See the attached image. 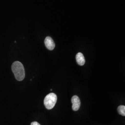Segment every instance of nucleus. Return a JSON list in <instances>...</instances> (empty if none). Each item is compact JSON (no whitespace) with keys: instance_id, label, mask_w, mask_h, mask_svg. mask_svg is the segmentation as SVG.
<instances>
[{"instance_id":"1","label":"nucleus","mask_w":125,"mask_h":125,"mask_svg":"<svg viewBox=\"0 0 125 125\" xmlns=\"http://www.w3.org/2000/svg\"><path fill=\"white\" fill-rule=\"evenodd\" d=\"M12 70L17 80L21 81L25 78V69L21 62L19 61L13 62L12 65Z\"/></svg>"},{"instance_id":"2","label":"nucleus","mask_w":125,"mask_h":125,"mask_svg":"<svg viewBox=\"0 0 125 125\" xmlns=\"http://www.w3.org/2000/svg\"><path fill=\"white\" fill-rule=\"evenodd\" d=\"M57 101V95L53 93H51L45 97L44 103L45 107L47 109H51L55 106Z\"/></svg>"},{"instance_id":"3","label":"nucleus","mask_w":125,"mask_h":125,"mask_svg":"<svg viewBox=\"0 0 125 125\" xmlns=\"http://www.w3.org/2000/svg\"><path fill=\"white\" fill-rule=\"evenodd\" d=\"M72 109L75 111L79 110L81 105L80 100L79 97H78L77 95H74L72 97Z\"/></svg>"},{"instance_id":"4","label":"nucleus","mask_w":125,"mask_h":125,"mask_svg":"<svg viewBox=\"0 0 125 125\" xmlns=\"http://www.w3.org/2000/svg\"><path fill=\"white\" fill-rule=\"evenodd\" d=\"M45 44L46 47L50 51L53 50L55 47V44L52 39L50 37H47L45 40Z\"/></svg>"},{"instance_id":"5","label":"nucleus","mask_w":125,"mask_h":125,"mask_svg":"<svg viewBox=\"0 0 125 125\" xmlns=\"http://www.w3.org/2000/svg\"><path fill=\"white\" fill-rule=\"evenodd\" d=\"M76 60L77 64L80 66H83L84 64L85 59L83 55L81 52H78L76 55Z\"/></svg>"},{"instance_id":"6","label":"nucleus","mask_w":125,"mask_h":125,"mask_svg":"<svg viewBox=\"0 0 125 125\" xmlns=\"http://www.w3.org/2000/svg\"><path fill=\"white\" fill-rule=\"evenodd\" d=\"M118 113L122 116H125V106L123 105H120L118 107Z\"/></svg>"},{"instance_id":"7","label":"nucleus","mask_w":125,"mask_h":125,"mask_svg":"<svg viewBox=\"0 0 125 125\" xmlns=\"http://www.w3.org/2000/svg\"><path fill=\"white\" fill-rule=\"evenodd\" d=\"M31 125H40L38 122H36V121H34V122H31Z\"/></svg>"}]
</instances>
